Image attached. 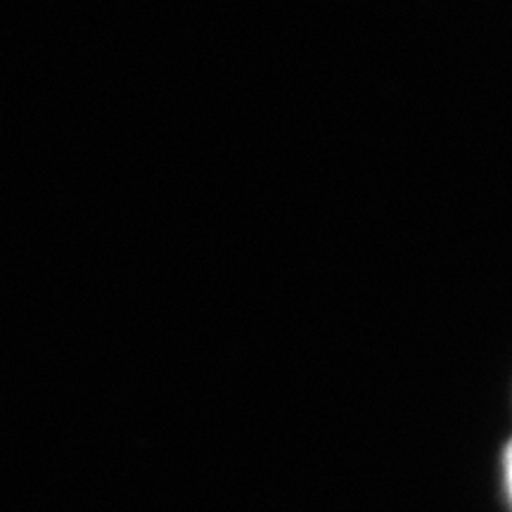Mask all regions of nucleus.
Returning a JSON list of instances; mask_svg holds the SVG:
<instances>
[{
  "mask_svg": "<svg viewBox=\"0 0 512 512\" xmlns=\"http://www.w3.org/2000/svg\"><path fill=\"white\" fill-rule=\"evenodd\" d=\"M505 482H508V491L512 498V444L508 451H505Z\"/></svg>",
  "mask_w": 512,
  "mask_h": 512,
  "instance_id": "1",
  "label": "nucleus"
}]
</instances>
